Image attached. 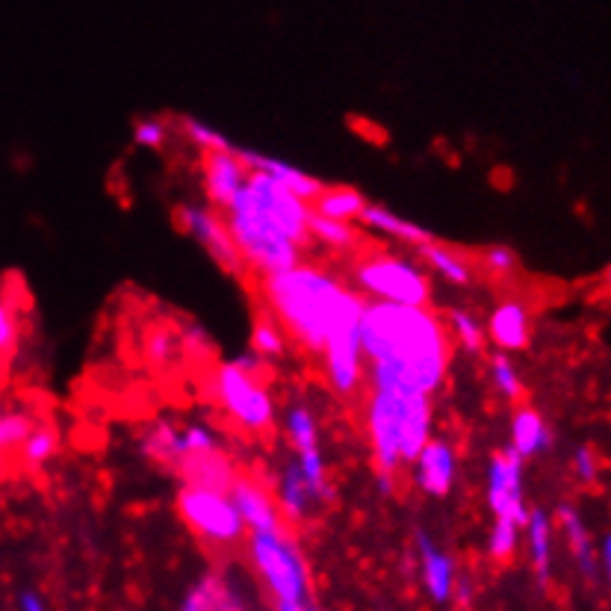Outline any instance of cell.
Returning a JSON list of instances; mask_svg holds the SVG:
<instances>
[{"mask_svg": "<svg viewBox=\"0 0 611 611\" xmlns=\"http://www.w3.org/2000/svg\"><path fill=\"white\" fill-rule=\"evenodd\" d=\"M367 387L434 396L446 384L452 340L432 307L367 302L360 314Z\"/></svg>", "mask_w": 611, "mask_h": 611, "instance_id": "6da1fadb", "label": "cell"}, {"mask_svg": "<svg viewBox=\"0 0 611 611\" xmlns=\"http://www.w3.org/2000/svg\"><path fill=\"white\" fill-rule=\"evenodd\" d=\"M266 310L281 323L287 337L307 355H319L328 334L346 319H360L367 298L346 287L337 275L314 263H296L257 281Z\"/></svg>", "mask_w": 611, "mask_h": 611, "instance_id": "7a4b0ae2", "label": "cell"}, {"mask_svg": "<svg viewBox=\"0 0 611 611\" xmlns=\"http://www.w3.org/2000/svg\"><path fill=\"white\" fill-rule=\"evenodd\" d=\"M434 396L367 387L364 432H367L378 487L393 494L402 467H411L425 443L432 441Z\"/></svg>", "mask_w": 611, "mask_h": 611, "instance_id": "3957f363", "label": "cell"}, {"mask_svg": "<svg viewBox=\"0 0 611 611\" xmlns=\"http://www.w3.org/2000/svg\"><path fill=\"white\" fill-rule=\"evenodd\" d=\"M228 231L234 236V245L245 263V272H254L257 278L275 275V272L293 270L302 263V252L293 240L278 228V222L257 204L252 189H245L231 201V208L222 213Z\"/></svg>", "mask_w": 611, "mask_h": 611, "instance_id": "277c9868", "label": "cell"}, {"mask_svg": "<svg viewBox=\"0 0 611 611\" xmlns=\"http://www.w3.org/2000/svg\"><path fill=\"white\" fill-rule=\"evenodd\" d=\"M351 284L367 302L387 305H432V278L420 261L404 254L372 252L351 266Z\"/></svg>", "mask_w": 611, "mask_h": 611, "instance_id": "5b68a950", "label": "cell"}, {"mask_svg": "<svg viewBox=\"0 0 611 611\" xmlns=\"http://www.w3.org/2000/svg\"><path fill=\"white\" fill-rule=\"evenodd\" d=\"M210 393L222 408V414L249 434L270 432L278 420V404L263 376L245 372L234 360L217 364L210 376Z\"/></svg>", "mask_w": 611, "mask_h": 611, "instance_id": "8992f818", "label": "cell"}, {"mask_svg": "<svg viewBox=\"0 0 611 611\" xmlns=\"http://www.w3.org/2000/svg\"><path fill=\"white\" fill-rule=\"evenodd\" d=\"M249 558L275 600H307L310 573L302 547L284 526L270 531H249Z\"/></svg>", "mask_w": 611, "mask_h": 611, "instance_id": "52a82bcc", "label": "cell"}, {"mask_svg": "<svg viewBox=\"0 0 611 611\" xmlns=\"http://www.w3.org/2000/svg\"><path fill=\"white\" fill-rule=\"evenodd\" d=\"M175 512L192 535L213 547H234L249 535L243 514L228 491L180 485L175 496Z\"/></svg>", "mask_w": 611, "mask_h": 611, "instance_id": "ba28073f", "label": "cell"}, {"mask_svg": "<svg viewBox=\"0 0 611 611\" xmlns=\"http://www.w3.org/2000/svg\"><path fill=\"white\" fill-rule=\"evenodd\" d=\"M175 225L183 234L204 249L210 261L228 275H243L245 263L234 245V236L228 231V222L222 210L210 208V204H196V201H183L175 208Z\"/></svg>", "mask_w": 611, "mask_h": 611, "instance_id": "9c48e42d", "label": "cell"}, {"mask_svg": "<svg viewBox=\"0 0 611 611\" xmlns=\"http://www.w3.org/2000/svg\"><path fill=\"white\" fill-rule=\"evenodd\" d=\"M323 376L340 399H355L367 387V355L360 346V319H346L328 334L323 351Z\"/></svg>", "mask_w": 611, "mask_h": 611, "instance_id": "30bf717a", "label": "cell"}, {"mask_svg": "<svg viewBox=\"0 0 611 611\" xmlns=\"http://www.w3.org/2000/svg\"><path fill=\"white\" fill-rule=\"evenodd\" d=\"M485 499L494 520H514L526 526L529 505H526V461L512 450H496L487 461Z\"/></svg>", "mask_w": 611, "mask_h": 611, "instance_id": "8fae6325", "label": "cell"}, {"mask_svg": "<svg viewBox=\"0 0 611 611\" xmlns=\"http://www.w3.org/2000/svg\"><path fill=\"white\" fill-rule=\"evenodd\" d=\"M459 470L461 461L455 446L443 438H432L411 464V476H414V487L420 494L443 499L459 485Z\"/></svg>", "mask_w": 611, "mask_h": 611, "instance_id": "7c38bea8", "label": "cell"}, {"mask_svg": "<svg viewBox=\"0 0 611 611\" xmlns=\"http://www.w3.org/2000/svg\"><path fill=\"white\" fill-rule=\"evenodd\" d=\"M249 166L243 162V157L234 151H210L204 154L201 160V187H204V196H208L210 208H217L225 213L231 208L240 192L249 183Z\"/></svg>", "mask_w": 611, "mask_h": 611, "instance_id": "4fadbf2b", "label": "cell"}, {"mask_svg": "<svg viewBox=\"0 0 611 611\" xmlns=\"http://www.w3.org/2000/svg\"><path fill=\"white\" fill-rule=\"evenodd\" d=\"M228 494H231V499H234L240 514H243L245 529L249 531H270L284 526L278 499H275V494H272L270 487L263 485L261 478L240 473Z\"/></svg>", "mask_w": 611, "mask_h": 611, "instance_id": "5bb4252c", "label": "cell"}, {"mask_svg": "<svg viewBox=\"0 0 611 611\" xmlns=\"http://www.w3.org/2000/svg\"><path fill=\"white\" fill-rule=\"evenodd\" d=\"M272 494L278 499L284 523H307L325 505L323 499L314 494V487L307 485L305 473H302V467H298V461L293 459V455H287L284 464H281Z\"/></svg>", "mask_w": 611, "mask_h": 611, "instance_id": "9a60e30c", "label": "cell"}, {"mask_svg": "<svg viewBox=\"0 0 611 611\" xmlns=\"http://www.w3.org/2000/svg\"><path fill=\"white\" fill-rule=\"evenodd\" d=\"M236 154L243 157L249 171H261V175L272 178L275 183H281V187H287L289 192H296L298 198H305L310 204H314V198L323 192V180L314 178L310 171L296 166V162L281 160V157H272V154L254 151V148H240V145H236Z\"/></svg>", "mask_w": 611, "mask_h": 611, "instance_id": "2e32d148", "label": "cell"}, {"mask_svg": "<svg viewBox=\"0 0 611 611\" xmlns=\"http://www.w3.org/2000/svg\"><path fill=\"white\" fill-rule=\"evenodd\" d=\"M487 343L499 351H523L531 340V310L520 298H505L491 310L485 323Z\"/></svg>", "mask_w": 611, "mask_h": 611, "instance_id": "e0dca14e", "label": "cell"}, {"mask_svg": "<svg viewBox=\"0 0 611 611\" xmlns=\"http://www.w3.org/2000/svg\"><path fill=\"white\" fill-rule=\"evenodd\" d=\"M175 476L180 478V485H198V487H213V491H231L234 478L240 476L234 459L228 455V450H210L189 455L178 464Z\"/></svg>", "mask_w": 611, "mask_h": 611, "instance_id": "ac0fdd59", "label": "cell"}, {"mask_svg": "<svg viewBox=\"0 0 611 611\" xmlns=\"http://www.w3.org/2000/svg\"><path fill=\"white\" fill-rule=\"evenodd\" d=\"M417 558H420V576H423L429 597L434 602H450L455 597V582H459L455 561L438 547V540L429 531H417Z\"/></svg>", "mask_w": 611, "mask_h": 611, "instance_id": "d6986e66", "label": "cell"}, {"mask_svg": "<svg viewBox=\"0 0 611 611\" xmlns=\"http://www.w3.org/2000/svg\"><path fill=\"white\" fill-rule=\"evenodd\" d=\"M358 222L367 228V231L390 236L396 243L411 245V249H420V245L432 243L434 240V234L429 228H423L420 222H414V219L402 217V213H396V210L384 208V204H367Z\"/></svg>", "mask_w": 611, "mask_h": 611, "instance_id": "ffe728a7", "label": "cell"}, {"mask_svg": "<svg viewBox=\"0 0 611 611\" xmlns=\"http://www.w3.org/2000/svg\"><path fill=\"white\" fill-rule=\"evenodd\" d=\"M180 611H245V602L225 573H208L189 588Z\"/></svg>", "mask_w": 611, "mask_h": 611, "instance_id": "44dd1931", "label": "cell"}, {"mask_svg": "<svg viewBox=\"0 0 611 611\" xmlns=\"http://www.w3.org/2000/svg\"><path fill=\"white\" fill-rule=\"evenodd\" d=\"M414 252L417 257H420V263L425 266V272H432L434 278L446 281L452 287H467L470 281H473V275H476L473 263H470L464 254L455 252L452 245L438 243V240L420 245Z\"/></svg>", "mask_w": 611, "mask_h": 611, "instance_id": "7402d4cb", "label": "cell"}, {"mask_svg": "<svg viewBox=\"0 0 611 611\" xmlns=\"http://www.w3.org/2000/svg\"><path fill=\"white\" fill-rule=\"evenodd\" d=\"M512 446L523 461L535 459L540 452H547L552 446V432H549L547 420L535 411V408H517L512 414Z\"/></svg>", "mask_w": 611, "mask_h": 611, "instance_id": "603a6c76", "label": "cell"}, {"mask_svg": "<svg viewBox=\"0 0 611 611\" xmlns=\"http://www.w3.org/2000/svg\"><path fill=\"white\" fill-rule=\"evenodd\" d=\"M369 201L367 196L355 187H323V192L314 198L310 208L319 213V217L337 219V222H358L364 208Z\"/></svg>", "mask_w": 611, "mask_h": 611, "instance_id": "cb8c5ba5", "label": "cell"}, {"mask_svg": "<svg viewBox=\"0 0 611 611\" xmlns=\"http://www.w3.org/2000/svg\"><path fill=\"white\" fill-rule=\"evenodd\" d=\"M523 531H526L531 565H535L540 579H547L549 565H552V520H549V514L544 508H531Z\"/></svg>", "mask_w": 611, "mask_h": 611, "instance_id": "d4e9b609", "label": "cell"}, {"mask_svg": "<svg viewBox=\"0 0 611 611\" xmlns=\"http://www.w3.org/2000/svg\"><path fill=\"white\" fill-rule=\"evenodd\" d=\"M287 346L289 337L287 331L281 328L278 319H275L270 310L257 314V319L252 323V334H249V349H252L254 355H261V358L270 364V360L284 358V355H287Z\"/></svg>", "mask_w": 611, "mask_h": 611, "instance_id": "484cf974", "label": "cell"}, {"mask_svg": "<svg viewBox=\"0 0 611 611\" xmlns=\"http://www.w3.org/2000/svg\"><path fill=\"white\" fill-rule=\"evenodd\" d=\"M187 355L183 349V337L180 331L169 328V325H157L145 337V360L151 364L154 369H175L180 364V358Z\"/></svg>", "mask_w": 611, "mask_h": 611, "instance_id": "4316f807", "label": "cell"}, {"mask_svg": "<svg viewBox=\"0 0 611 611\" xmlns=\"http://www.w3.org/2000/svg\"><path fill=\"white\" fill-rule=\"evenodd\" d=\"M21 450V464L28 470H42L56 459L60 452V429L54 423H33L30 434L24 438Z\"/></svg>", "mask_w": 611, "mask_h": 611, "instance_id": "83f0119b", "label": "cell"}, {"mask_svg": "<svg viewBox=\"0 0 611 611\" xmlns=\"http://www.w3.org/2000/svg\"><path fill=\"white\" fill-rule=\"evenodd\" d=\"M446 331H450V340L455 343L464 355H470V358H478V355L485 351L487 346L485 323H482L476 314L464 310V307L452 310L450 323H446Z\"/></svg>", "mask_w": 611, "mask_h": 611, "instance_id": "f1b7e54d", "label": "cell"}, {"mask_svg": "<svg viewBox=\"0 0 611 611\" xmlns=\"http://www.w3.org/2000/svg\"><path fill=\"white\" fill-rule=\"evenodd\" d=\"M310 243H319L331 252H351L358 249V231H355V222H337V219L319 217L316 210H310Z\"/></svg>", "mask_w": 611, "mask_h": 611, "instance_id": "f546056e", "label": "cell"}, {"mask_svg": "<svg viewBox=\"0 0 611 611\" xmlns=\"http://www.w3.org/2000/svg\"><path fill=\"white\" fill-rule=\"evenodd\" d=\"M284 434H287L293 452L323 446V443H319V420H316L314 411L302 402L289 404L287 411H284Z\"/></svg>", "mask_w": 611, "mask_h": 611, "instance_id": "4dcf8cb0", "label": "cell"}, {"mask_svg": "<svg viewBox=\"0 0 611 611\" xmlns=\"http://www.w3.org/2000/svg\"><path fill=\"white\" fill-rule=\"evenodd\" d=\"M178 134L187 139L192 148H198L201 154H210V151H234L236 145L228 139L222 130H219L217 125H210V122H204V118L198 116H180L178 118Z\"/></svg>", "mask_w": 611, "mask_h": 611, "instance_id": "1f68e13d", "label": "cell"}, {"mask_svg": "<svg viewBox=\"0 0 611 611\" xmlns=\"http://www.w3.org/2000/svg\"><path fill=\"white\" fill-rule=\"evenodd\" d=\"M558 526L565 529V538L567 544H570V549H573L579 567H582V573L591 576L593 573L591 535H588V529H584L582 517H579V512H576L573 505H561V508H558Z\"/></svg>", "mask_w": 611, "mask_h": 611, "instance_id": "d6a6232c", "label": "cell"}, {"mask_svg": "<svg viewBox=\"0 0 611 611\" xmlns=\"http://www.w3.org/2000/svg\"><path fill=\"white\" fill-rule=\"evenodd\" d=\"M487 372H491V384H494V390L503 396L505 402H520L526 387H523L520 369L508 358V351H496L494 358H491Z\"/></svg>", "mask_w": 611, "mask_h": 611, "instance_id": "836d02e7", "label": "cell"}, {"mask_svg": "<svg viewBox=\"0 0 611 611\" xmlns=\"http://www.w3.org/2000/svg\"><path fill=\"white\" fill-rule=\"evenodd\" d=\"M171 130H175V127H171L162 116H143V118H136L134 127H130V139H134L136 148H145V151H162V148L169 145Z\"/></svg>", "mask_w": 611, "mask_h": 611, "instance_id": "e575fe53", "label": "cell"}, {"mask_svg": "<svg viewBox=\"0 0 611 611\" xmlns=\"http://www.w3.org/2000/svg\"><path fill=\"white\" fill-rule=\"evenodd\" d=\"M523 526L514 520H494L491 531H487V556L494 561H508L520 547Z\"/></svg>", "mask_w": 611, "mask_h": 611, "instance_id": "d590c367", "label": "cell"}, {"mask_svg": "<svg viewBox=\"0 0 611 611\" xmlns=\"http://www.w3.org/2000/svg\"><path fill=\"white\" fill-rule=\"evenodd\" d=\"M478 266L487 275H494V278H508V275L517 272L520 261H517V254L508 245H487V249L478 252Z\"/></svg>", "mask_w": 611, "mask_h": 611, "instance_id": "8d00e7d4", "label": "cell"}, {"mask_svg": "<svg viewBox=\"0 0 611 611\" xmlns=\"http://www.w3.org/2000/svg\"><path fill=\"white\" fill-rule=\"evenodd\" d=\"M33 429V417L24 411H3L0 414V450H15Z\"/></svg>", "mask_w": 611, "mask_h": 611, "instance_id": "74e56055", "label": "cell"}, {"mask_svg": "<svg viewBox=\"0 0 611 611\" xmlns=\"http://www.w3.org/2000/svg\"><path fill=\"white\" fill-rule=\"evenodd\" d=\"M19 343V314L7 293H0V355H10Z\"/></svg>", "mask_w": 611, "mask_h": 611, "instance_id": "f35d334b", "label": "cell"}, {"mask_svg": "<svg viewBox=\"0 0 611 611\" xmlns=\"http://www.w3.org/2000/svg\"><path fill=\"white\" fill-rule=\"evenodd\" d=\"M570 470H573V476L582 482V485H591L597 482V473H600V461L593 455L591 446H579L573 452V461H570Z\"/></svg>", "mask_w": 611, "mask_h": 611, "instance_id": "ab89813d", "label": "cell"}, {"mask_svg": "<svg viewBox=\"0 0 611 611\" xmlns=\"http://www.w3.org/2000/svg\"><path fill=\"white\" fill-rule=\"evenodd\" d=\"M180 337H183V349L187 351H196V355H210L213 351V340H210V334L201 325H187L180 331Z\"/></svg>", "mask_w": 611, "mask_h": 611, "instance_id": "60d3db41", "label": "cell"}, {"mask_svg": "<svg viewBox=\"0 0 611 611\" xmlns=\"http://www.w3.org/2000/svg\"><path fill=\"white\" fill-rule=\"evenodd\" d=\"M19 609H21V611H48V605H45V600L39 597V593L24 591V593H21V597H19Z\"/></svg>", "mask_w": 611, "mask_h": 611, "instance_id": "b9f144b4", "label": "cell"}, {"mask_svg": "<svg viewBox=\"0 0 611 611\" xmlns=\"http://www.w3.org/2000/svg\"><path fill=\"white\" fill-rule=\"evenodd\" d=\"M275 611H316L310 600H275Z\"/></svg>", "mask_w": 611, "mask_h": 611, "instance_id": "7bdbcfd3", "label": "cell"}, {"mask_svg": "<svg viewBox=\"0 0 611 611\" xmlns=\"http://www.w3.org/2000/svg\"><path fill=\"white\" fill-rule=\"evenodd\" d=\"M602 565H605V573L611 579V538L602 540Z\"/></svg>", "mask_w": 611, "mask_h": 611, "instance_id": "ee69618b", "label": "cell"}, {"mask_svg": "<svg viewBox=\"0 0 611 611\" xmlns=\"http://www.w3.org/2000/svg\"><path fill=\"white\" fill-rule=\"evenodd\" d=\"M605 284H609V287H611V266H609V270H605Z\"/></svg>", "mask_w": 611, "mask_h": 611, "instance_id": "f6af8a7d", "label": "cell"}]
</instances>
